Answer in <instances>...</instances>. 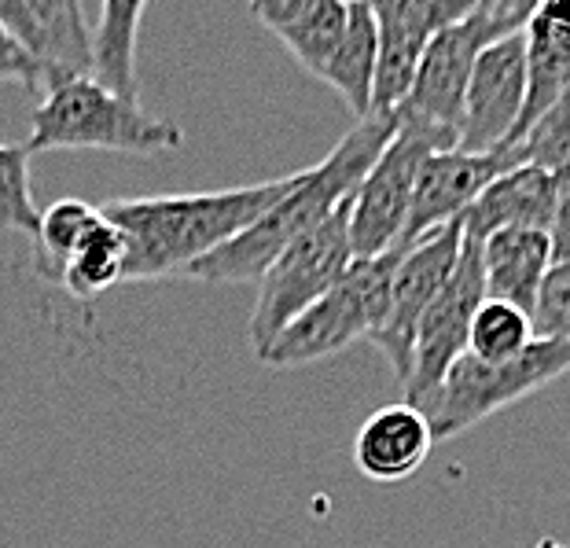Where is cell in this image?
<instances>
[{"label": "cell", "mask_w": 570, "mask_h": 548, "mask_svg": "<svg viewBox=\"0 0 570 548\" xmlns=\"http://www.w3.org/2000/svg\"><path fill=\"white\" fill-rule=\"evenodd\" d=\"M394 133H397L394 115L361 118L335 144V151L324 163L302 169L295 188L281 203H273L258 222L244 228L236 239H228L225 247L199 258L185 276L203 280V284H258L265 270L281 258L291 243L309 236L313 228L324 225L338 206L354 196L365 174L375 166V158L394 140Z\"/></svg>", "instance_id": "1"}, {"label": "cell", "mask_w": 570, "mask_h": 548, "mask_svg": "<svg viewBox=\"0 0 570 548\" xmlns=\"http://www.w3.org/2000/svg\"><path fill=\"white\" fill-rule=\"evenodd\" d=\"M295 180L298 174L222 192L107 199L100 214L126 239V280H166L185 276L199 258L236 239L281 203Z\"/></svg>", "instance_id": "2"}, {"label": "cell", "mask_w": 570, "mask_h": 548, "mask_svg": "<svg viewBox=\"0 0 570 548\" xmlns=\"http://www.w3.org/2000/svg\"><path fill=\"white\" fill-rule=\"evenodd\" d=\"M27 148L38 151H122L159 155L185 148V129L174 118L144 111L140 104L100 89L92 78L59 81L33 107Z\"/></svg>", "instance_id": "3"}, {"label": "cell", "mask_w": 570, "mask_h": 548, "mask_svg": "<svg viewBox=\"0 0 570 548\" xmlns=\"http://www.w3.org/2000/svg\"><path fill=\"white\" fill-rule=\"evenodd\" d=\"M533 11H538L533 0H479L464 19L434 33V41L420 59L409 100L397 107V115L460 144V121H464L475 59L490 45L523 33Z\"/></svg>", "instance_id": "4"}, {"label": "cell", "mask_w": 570, "mask_h": 548, "mask_svg": "<svg viewBox=\"0 0 570 548\" xmlns=\"http://www.w3.org/2000/svg\"><path fill=\"white\" fill-rule=\"evenodd\" d=\"M397 258H402V251L354 262L321 302H313L306 313L295 316L254 358L269 364V369H298V364L332 358V353L346 350L350 343L372 339L386 316V295H391V276Z\"/></svg>", "instance_id": "5"}, {"label": "cell", "mask_w": 570, "mask_h": 548, "mask_svg": "<svg viewBox=\"0 0 570 548\" xmlns=\"http://www.w3.org/2000/svg\"><path fill=\"white\" fill-rule=\"evenodd\" d=\"M563 372H570V343L533 339L530 350L504 364H487L464 353L445 372L439 391L428 401H420L416 409L428 417L434 442H445V438L464 434L468 428L493 417V412H501L504 405H515V401L538 394L541 386L560 380Z\"/></svg>", "instance_id": "6"}, {"label": "cell", "mask_w": 570, "mask_h": 548, "mask_svg": "<svg viewBox=\"0 0 570 548\" xmlns=\"http://www.w3.org/2000/svg\"><path fill=\"white\" fill-rule=\"evenodd\" d=\"M350 265H354V247H350V199H346L324 225H317L298 243H291L258 280V302H254L247 324L254 353L269 346L313 302H321L346 276Z\"/></svg>", "instance_id": "7"}, {"label": "cell", "mask_w": 570, "mask_h": 548, "mask_svg": "<svg viewBox=\"0 0 570 548\" xmlns=\"http://www.w3.org/2000/svg\"><path fill=\"white\" fill-rule=\"evenodd\" d=\"M394 140L386 144L365 180L357 185V192L350 196V247H354V262H368L397 251L423 158L434 151H456L453 140L420 126V121L402 115H394Z\"/></svg>", "instance_id": "8"}, {"label": "cell", "mask_w": 570, "mask_h": 548, "mask_svg": "<svg viewBox=\"0 0 570 548\" xmlns=\"http://www.w3.org/2000/svg\"><path fill=\"white\" fill-rule=\"evenodd\" d=\"M487 302V287H482V243L464 236L460 247V262L449 284L434 295V302L423 310L416 324V343H412V372L405 383V401L420 405L428 401L445 372L453 369L456 358L468 353L471 321H475L479 306Z\"/></svg>", "instance_id": "9"}, {"label": "cell", "mask_w": 570, "mask_h": 548, "mask_svg": "<svg viewBox=\"0 0 570 548\" xmlns=\"http://www.w3.org/2000/svg\"><path fill=\"white\" fill-rule=\"evenodd\" d=\"M460 247H464V217L439 228V233L423 236L420 243H412L394 265L391 295H386V316H383V324L375 327V335L368 343L386 353V361H391V369L397 380H402V386L409 383V372H412L416 324L423 310L434 302V295L449 284V276H453L460 262Z\"/></svg>", "instance_id": "10"}, {"label": "cell", "mask_w": 570, "mask_h": 548, "mask_svg": "<svg viewBox=\"0 0 570 548\" xmlns=\"http://www.w3.org/2000/svg\"><path fill=\"white\" fill-rule=\"evenodd\" d=\"M479 0H386L372 4L380 30V59H375L372 115H397L416 81L420 59L434 33L453 27Z\"/></svg>", "instance_id": "11"}, {"label": "cell", "mask_w": 570, "mask_h": 548, "mask_svg": "<svg viewBox=\"0 0 570 548\" xmlns=\"http://www.w3.org/2000/svg\"><path fill=\"white\" fill-rule=\"evenodd\" d=\"M0 27L38 67L45 92L89 78L92 30L78 0H0Z\"/></svg>", "instance_id": "12"}, {"label": "cell", "mask_w": 570, "mask_h": 548, "mask_svg": "<svg viewBox=\"0 0 570 548\" xmlns=\"http://www.w3.org/2000/svg\"><path fill=\"white\" fill-rule=\"evenodd\" d=\"M527 100V45L523 33L490 45L475 59L460 121V144L464 155H493L501 151L519 126Z\"/></svg>", "instance_id": "13"}, {"label": "cell", "mask_w": 570, "mask_h": 548, "mask_svg": "<svg viewBox=\"0 0 570 548\" xmlns=\"http://www.w3.org/2000/svg\"><path fill=\"white\" fill-rule=\"evenodd\" d=\"M508 174L497 155H464V151H434L423 158L416 188H412L409 222L397 251H409L423 236L460 222L468 206L482 196V188Z\"/></svg>", "instance_id": "14"}, {"label": "cell", "mask_w": 570, "mask_h": 548, "mask_svg": "<svg viewBox=\"0 0 570 548\" xmlns=\"http://www.w3.org/2000/svg\"><path fill=\"white\" fill-rule=\"evenodd\" d=\"M527 45V100L515 133L501 151L515 148L519 137L570 89V0H544L523 30Z\"/></svg>", "instance_id": "15"}, {"label": "cell", "mask_w": 570, "mask_h": 548, "mask_svg": "<svg viewBox=\"0 0 570 548\" xmlns=\"http://www.w3.org/2000/svg\"><path fill=\"white\" fill-rule=\"evenodd\" d=\"M434 434L428 417L409 401H397V405L375 409L361 423L354 438V464L372 482H402L428 464Z\"/></svg>", "instance_id": "16"}, {"label": "cell", "mask_w": 570, "mask_h": 548, "mask_svg": "<svg viewBox=\"0 0 570 548\" xmlns=\"http://www.w3.org/2000/svg\"><path fill=\"white\" fill-rule=\"evenodd\" d=\"M556 211V174H544L538 166H515L490 180L482 196L468 206L464 214V236L487 239L504 228H533L549 233Z\"/></svg>", "instance_id": "17"}, {"label": "cell", "mask_w": 570, "mask_h": 548, "mask_svg": "<svg viewBox=\"0 0 570 548\" xmlns=\"http://www.w3.org/2000/svg\"><path fill=\"white\" fill-rule=\"evenodd\" d=\"M346 11L350 4L343 0H254L250 4V16L265 30H273L276 41H284L298 67L313 78H324L327 59L343 41Z\"/></svg>", "instance_id": "18"}, {"label": "cell", "mask_w": 570, "mask_h": 548, "mask_svg": "<svg viewBox=\"0 0 570 548\" xmlns=\"http://www.w3.org/2000/svg\"><path fill=\"white\" fill-rule=\"evenodd\" d=\"M549 233L533 228H504L482 239V287L490 302H504L530 316L544 273L552 270Z\"/></svg>", "instance_id": "19"}, {"label": "cell", "mask_w": 570, "mask_h": 548, "mask_svg": "<svg viewBox=\"0 0 570 548\" xmlns=\"http://www.w3.org/2000/svg\"><path fill=\"white\" fill-rule=\"evenodd\" d=\"M144 16H148V4H137V0H107L100 8V22H96V30H92L89 78L100 85V89L132 104H140L137 38H140Z\"/></svg>", "instance_id": "20"}, {"label": "cell", "mask_w": 570, "mask_h": 548, "mask_svg": "<svg viewBox=\"0 0 570 548\" xmlns=\"http://www.w3.org/2000/svg\"><path fill=\"white\" fill-rule=\"evenodd\" d=\"M375 59H380V30H375L372 4L354 0L346 11V30L338 41L335 56L327 59L324 78L343 96L350 111L361 118L372 115V85H375Z\"/></svg>", "instance_id": "21"}, {"label": "cell", "mask_w": 570, "mask_h": 548, "mask_svg": "<svg viewBox=\"0 0 570 548\" xmlns=\"http://www.w3.org/2000/svg\"><path fill=\"white\" fill-rule=\"evenodd\" d=\"M100 225V211L85 199H59L45 206L38 217V228L30 236V270L41 276L45 284H59L70 254L78 251V243Z\"/></svg>", "instance_id": "22"}, {"label": "cell", "mask_w": 570, "mask_h": 548, "mask_svg": "<svg viewBox=\"0 0 570 548\" xmlns=\"http://www.w3.org/2000/svg\"><path fill=\"white\" fill-rule=\"evenodd\" d=\"M115 284H126V239L122 233L100 214V225L78 243L70 254L59 287L78 302H96Z\"/></svg>", "instance_id": "23"}, {"label": "cell", "mask_w": 570, "mask_h": 548, "mask_svg": "<svg viewBox=\"0 0 570 548\" xmlns=\"http://www.w3.org/2000/svg\"><path fill=\"white\" fill-rule=\"evenodd\" d=\"M493 155L501 158L504 169L538 166L544 174H563V169H570V89L519 137L515 148Z\"/></svg>", "instance_id": "24"}, {"label": "cell", "mask_w": 570, "mask_h": 548, "mask_svg": "<svg viewBox=\"0 0 570 548\" xmlns=\"http://www.w3.org/2000/svg\"><path fill=\"white\" fill-rule=\"evenodd\" d=\"M533 346V324L523 310L504 306V302H482L475 321H471L468 353L487 364H504Z\"/></svg>", "instance_id": "25"}, {"label": "cell", "mask_w": 570, "mask_h": 548, "mask_svg": "<svg viewBox=\"0 0 570 548\" xmlns=\"http://www.w3.org/2000/svg\"><path fill=\"white\" fill-rule=\"evenodd\" d=\"M33 151L22 144H0V233L33 236L41 217V206L33 199L30 180Z\"/></svg>", "instance_id": "26"}, {"label": "cell", "mask_w": 570, "mask_h": 548, "mask_svg": "<svg viewBox=\"0 0 570 548\" xmlns=\"http://www.w3.org/2000/svg\"><path fill=\"white\" fill-rule=\"evenodd\" d=\"M533 339L570 343V262H552L530 310Z\"/></svg>", "instance_id": "27"}, {"label": "cell", "mask_w": 570, "mask_h": 548, "mask_svg": "<svg viewBox=\"0 0 570 548\" xmlns=\"http://www.w3.org/2000/svg\"><path fill=\"white\" fill-rule=\"evenodd\" d=\"M549 243L556 262H570V169L556 174V211L549 225Z\"/></svg>", "instance_id": "28"}, {"label": "cell", "mask_w": 570, "mask_h": 548, "mask_svg": "<svg viewBox=\"0 0 570 548\" xmlns=\"http://www.w3.org/2000/svg\"><path fill=\"white\" fill-rule=\"evenodd\" d=\"M4 81H19V85H27V89H41L38 67L30 63L27 52H22V48L4 33V27H0V85Z\"/></svg>", "instance_id": "29"}, {"label": "cell", "mask_w": 570, "mask_h": 548, "mask_svg": "<svg viewBox=\"0 0 570 548\" xmlns=\"http://www.w3.org/2000/svg\"><path fill=\"white\" fill-rule=\"evenodd\" d=\"M533 548H563V545L556 541V538H544V541H538V545H533Z\"/></svg>", "instance_id": "30"}]
</instances>
